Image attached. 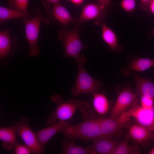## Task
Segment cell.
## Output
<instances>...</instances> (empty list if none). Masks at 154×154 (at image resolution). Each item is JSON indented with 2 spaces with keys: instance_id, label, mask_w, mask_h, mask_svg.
<instances>
[{
  "instance_id": "obj_16",
  "label": "cell",
  "mask_w": 154,
  "mask_h": 154,
  "mask_svg": "<svg viewBox=\"0 0 154 154\" xmlns=\"http://www.w3.org/2000/svg\"><path fill=\"white\" fill-rule=\"evenodd\" d=\"M17 134V123L10 127H0V139L3 142L2 146L4 148L8 151L15 149L19 144L16 139Z\"/></svg>"
},
{
  "instance_id": "obj_4",
  "label": "cell",
  "mask_w": 154,
  "mask_h": 154,
  "mask_svg": "<svg viewBox=\"0 0 154 154\" xmlns=\"http://www.w3.org/2000/svg\"><path fill=\"white\" fill-rule=\"evenodd\" d=\"M78 64V71L75 84L71 91L74 96L81 94H91L92 95L98 92L102 82L91 76L86 70L84 64L87 62L84 55L81 54L75 60Z\"/></svg>"
},
{
  "instance_id": "obj_11",
  "label": "cell",
  "mask_w": 154,
  "mask_h": 154,
  "mask_svg": "<svg viewBox=\"0 0 154 154\" xmlns=\"http://www.w3.org/2000/svg\"><path fill=\"white\" fill-rule=\"evenodd\" d=\"M45 14L50 22L56 23L62 27H67L69 24L73 22L74 19L68 10L58 3L45 11Z\"/></svg>"
},
{
  "instance_id": "obj_22",
  "label": "cell",
  "mask_w": 154,
  "mask_h": 154,
  "mask_svg": "<svg viewBox=\"0 0 154 154\" xmlns=\"http://www.w3.org/2000/svg\"><path fill=\"white\" fill-rule=\"evenodd\" d=\"M61 145L63 154H93L89 148L84 147L76 145L74 142L63 141Z\"/></svg>"
},
{
  "instance_id": "obj_2",
  "label": "cell",
  "mask_w": 154,
  "mask_h": 154,
  "mask_svg": "<svg viewBox=\"0 0 154 154\" xmlns=\"http://www.w3.org/2000/svg\"><path fill=\"white\" fill-rule=\"evenodd\" d=\"M50 98L52 102L56 104V106L46 120V123L48 125L56 123L57 120L67 121L73 117L77 111H80L83 114L87 111L90 107V103L87 101L73 98L64 101L59 94L54 95Z\"/></svg>"
},
{
  "instance_id": "obj_26",
  "label": "cell",
  "mask_w": 154,
  "mask_h": 154,
  "mask_svg": "<svg viewBox=\"0 0 154 154\" xmlns=\"http://www.w3.org/2000/svg\"><path fill=\"white\" fill-rule=\"evenodd\" d=\"M141 106L143 108L151 109L154 108V101L151 99L144 96H140Z\"/></svg>"
},
{
  "instance_id": "obj_10",
  "label": "cell",
  "mask_w": 154,
  "mask_h": 154,
  "mask_svg": "<svg viewBox=\"0 0 154 154\" xmlns=\"http://www.w3.org/2000/svg\"><path fill=\"white\" fill-rule=\"evenodd\" d=\"M88 147L93 154H113L120 143L113 137L102 135L96 138Z\"/></svg>"
},
{
  "instance_id": "obj_14",
  "label": "cell",
  "mask_w": 154,
  "mask_h": 154,
  "mask_svg": "<svg viewBox=\"0 0 154 154\" xmlns=\"http://www.w3.org/2000/svg\"><path fill=\"white\" fill-rule=\"evenodd\" d=\"M128 134L130 137L143 147L148 146L154 142V132L138 124L131 126Z\"/></svg>"
},
{
  "instance_id": "obj_12",
  "label": "cell",
  "mask_w": 154,
  "mask_h": 154,
  "mask_svg": "<svg viewBox=\"0 0 154 154\" xmlns=\"http://www.w3.org/2000/svg\"><path fill=\"white\" fill-rule=\"evenodd\" d=\"M137 96L131 89H123L118 94L110 116H117L125 112L137 97Z\"/></svg>"
},
{
  "instance_id": "obj_27",
  "label": "cell",
  "mask_w": 154,
  "mask_h": 154,
  "mask_svg": "<svg viewBox=\"0 0 154 154\" xmlns=\"http://www.w3.org/2000/svg\"><path fill=\"white\" fill-rule=\"evenodd\" d=\"M15 154H30L32 153L30 149L25 144L17 145L13 150Z\"/></svg>"
},
{
  "instance_id": "obj_31",
  "label": "cell",
  "mask_w": 154,
  "mask_h": 154,
  "mask_svg": "<svg viewBox=\"0 0 154 154\" xmlns=\"http://www.w3.org/2000/svg\"><path fill=\"white\" fill-rule=\"evenodd\" d=\"M154 15V0H151L149 4L148 11Z\"/></svg>"
},
{
  "instance_id": "obj_3",
  "label": "cell",
  "mask_w": 154,
  "mask_h": 154,
  "mask_svg": "<svg viewBox=\"0 0 154 154\" xmlns=\"http://www.w3.org/2000/svg\"><path fill=\"white\" fill-rule=\"evenodd\" d=\"M34 15L31 17L22 19L25 26V32L29 46L28 55L31 57L37 56L39 52L38 39L41 25H48L50 23L49 19L42 13L41 8H35Z\"/></svg>"
},
{
  "instance_id": "obj_15",
  "label": "cell",
  "mask_w": 154,
  "mask_h": 154,
  "mask_svg": "<svg viewBox=\"0 0 154 154\" xmlns=\"http://www.w3.org/2000/svg\"><path fill=\"white\" fill-rule=\"evenodd\" d=\"M70 124L68 121H59L35 132L37 139L42 147L44 149L47 143L56 133L60 132Z\"/></svg>"
},
{
  "instance_id": "obj_6",
  "label": "cell",
  "mask_w": 154,
  "mask_h": 154,
  "mask_svg": "<svg viewBox=\"0 0 154 154\" xmlns=\"http://www.w3.org/2000/svg\"><path fill=\"white\" fill-rule=\"evenodd\" d=\"M131 117L127 111L116 117H100V128L102 135L113 137L116 136L127 125Z\"/></svg>"
},
{
  "instance_id": "obj_9",
  "label": "cell",
  "mask_w": 154,
  "mask_h": 154,
  "mask_svg": "<svg viewBox=\"0 0 154 154\" xmlns=\"http://www.w3.org/2000/svg\"><path fill=\"white\" fill-rule=\"evenodd\" d=\"M17 37L12 34L9 29H6L0 32V58L5 65L8 62L7 59L14 56L17 48Z\"/></svg>"
},
{
  "instance_id": "obj_24",
  "label": "cell",
  "mask_w": 154,
  "mask_h": 154,
  "mask_svg": "<svg viewBox=\"0 0 154 154\" xmlns=\"http://www.w3.org/2000/svg\"><path fill=\"white\" fill-rule=\"evenodd\" d=\"M29 0H9L8 4L10 8L22 12L28 13Z\"/></svg>"
},
{
  "instance_id": "obj_32",
  "label": "cell",
  "mask_w": 154,
  "mask_h": 154,
  "mask_svg": "<svg viewBox=\"0 0 154 154\" xmlns=\"http://www.w3.org/2000/svg\"><path fill=\"white\" fill-rule=\"evenodd\" d=\"M73 3L75 5L79 6L80 5L84 0H69Z\"/></svg>"
},
{
  "instance_id": "obj_29",
  "label": "cell",
  "mask_w": 154,
  "mask_h": 154,
  "mask_svg": "<svg viewBox=\"0 0 154 154\" xmlns=\"http://www.w3.org/2000/svg\"><path fill=\"white\" fill-rule=\"evenodd\" d=\"M101 8L104 10L108 9L110 7V0H97Z\"/></svg>"
},
{
  "instance_id": "obj_19",
  "label": "cell",
  "mask_w": 154,
  "mask_h": 154,
  "mask_svg": "<svg viewBox=\"0 0 154 154\" xmlns=\"http://www.w3.org/2000/svg\"><path fill=\"white\" fill-rule=\"evenodd\" d=\"M154 66V60L138 58L133 60L123 71V74L128 75L131 70L142 72Z\"/></svg>"
},
{
  "instance_id": "obj_21",
  "label": "cell",
  "mask_w": 154,
  "mask_h": 154,
  "mask_svg": "<svg viewBox=\"0 0 154 154\" xmlns=\"http://www.w3.org/2000/svg\"><path fill=\"white\" fill-rule=\"evenodd\" d=\"M93 96L92 105L95 112L100 115L106 114L110 108L109 102L106 96L98 92Z\"/></svg>"
},
{
  "instance_id": "obj_33",
  "label": "cell",
  "mask_w": 154,
  "mask_h": 154,
  "mask_svg": "<svg viewBox=\"0 0 154 154\" xmlns=\"http://www.w3.org/2000/svg\"><path fill=\"white\" fill-rule=\"evenodd\" d=\"M149 154H154V147L152 148L150 151L149 152Z\"/></svg>"
},
{
  "instance_id": "obj_8",
  "label": "cell",
  "mask_w": 154,
  "mask_h": 154,
  "mask_svg": "<svg viewBox=\"0 0 154 154\" xmlns=\"http://www.w3.org/2000/svg\"><path fill=\"white\" fill-rule=\"evenodd\" d=\"M139 100L137 97L127 111L138 124L152 131L154 130V108L151 109L143 108L139 105Z\"/></svg>"
},
{
  "instance_id": "obj_17",
  "label": "cell",
  "mask_w": 154,
  "mask_h": 154,
  "mask_svg": "<svg viewBox=\"0 0 154 154\" xmlns=\"http://www.w3.org/2000/svg\"><path fill=\"white\" fill-rule=\"evenodd\" d=\"M133 76L136 84L137 95L146 96L154 101V83L136 74H134Z\"/></svg>"
},
{
  "instance_id": "obj_30",
  "label": "cell",
  "mask_w": 154,
  "mask_h": 154,
  "mask_svg": "<svg viewBox=\"0 0 154 154\" xmlns=\"http://www.w3.org/2000/svg\"><path fill=\"white\" fill-rule=\"evenodd\" d=\"M140 6L141 9L143 11H148L149 7L151 0H140Z\"/></svg>"
},
{
  "instance_id": "obj_23",
  "label": "cell",
  "mask_w": 154,
  "mask_h": 154,
  "mask_svg": "<svg viewBox=\"0 0 154 154\" xmlns=\"http://www.w3.org/2000/svg\"><path fill=\"white\" fill-rule=\"evenodd\" d=\"M129 136L128 134L123 141L119 143L116 147L113 154H139L140 150L137 146H130L128 144Z\"/></svg>"
},
{
  "instance_id": "obj_1",
  "label": "cell",
  "mask_w": 154,
  "mask_h": 154,
  "mask_svg": "<svg viewBox=\"0 0 154 154\" xmlns=\"http://www.w3.org/2000/svg\"><path fill=\"white\" fill-rule=\"evenodd\" d=\"M90 110L83 113L84 120L76 125L70 124L61 132L64 135V140L68 141L80 139L85 142L103 135L100 126V117Z\"/></svg>"
},
{
  "instance_id": "obj_25",
  "label": "cell",
  "mask_w": 154,
  "mask_h": 154,
  "mask_svg": "<svg viewBox=\"0 0 154 154\" xmlns=\"http://www.w3.org/2000/svg\"><path fill=\"white\" fill-rule=\"evenodd\" d=\"M136 0H122L120 3L121 6L127 12L132 13L135 8Z\"/></svg>"
},
{
  "instance_id": "obj_20",
  "label": "cell",
  "mask_w": 154,
  "mask_h": 154,
  "mask_svg": "<svg viewBox=\"0 0 154 154\" xmlns=\"http://www.w3.org/2000/svg\"><path fill=\"white\" fill-rule=\"evenodd\" d=\"M34 15L32 13H25L2 6H0V23L2 24L10 19L29 18Z\"/></svg>"
},
{
  "instance_id": "obj_13",
  "label": "cell",
  "mask_w": 154,
  "mask_h": 154,
  "mask_svg": "<svg viewBox=\"0 0 154 154\" xmlns=\"http://www.w3.org/2000/svg\"><path fill=\"white\" fill-rule=\"evenodd\" d=\"M104 11L99 5L87 4L83 7L79 17L77 19H74L73 22L80 24L94 19L95 20V25L100 24L104 21L105 17Z\"/></svg>"
},
{
  "instance_id": "obj_28",
  "label": "cell",
  "mask_w": 154,
  "mask_h": 154,
  "mask_svg": "<svg viewBox=\"0 0 154 154\" xmlns=\"http://www.w3.org/2000/svg\"><path fill=\"white\" fill-rule=\"evenodd\" d=\"M60 0H41V3L46 11L52 7L55 4L58 3Z\"/></svg>"
},
{
  "instance_id": "obj_5",
  "label": "cell",
  "mask_w": 154,
  "mask_h": 154,
  "mask_svg": "<svg viewBox=\"0 0 154 154\" xmlns=\"http://www.w3.org/2000/svg\"><path fill=\"white\" fill-rule=\"evenodd\" d=\"M73 27H62L58 31V39L61 41L64 47L66 58H78L80 52L86 47L82 43L79 35L81 28L80 24L73 22Z\"/></svg>"
},
{
  "instance_id": "obj_18",
  "label": "cell",
  "mask_w": 154,
  "mask_h": 154,
  "mask_svg": "<svg viewBox=\"0 0 154 154\" xmlns=\"http://www.w3.org/2000/svg\"><path fill=\"white\" fill-rule=\"evenodd\" d=\"M100 25L102 28V38L108 45L109 49L116 52L122 51L123 48L119 45L117 37L114 32L107 25L104 21Z\"/></svg>"
},
{
  "instance_id": "obj_7",
  "label": "cell",
  "mask_w": 154,
  "mask_h": 154,
  "mask_svg": "<svg viewBox=\"0 0 154 154\" xmlns=\"http://www.w3.org/2000/svg\"><path fill=\"white\" fill-rule=\"evenodd\" d=\"M17 124L18 134L21 137L25 144L30 149L32 153L38 154L43 153L44 149L40 145L35 133L30 127L29 119L23 117Z\"/></svg>"
},
{
  "instance_id": "obj_34",
  "label": "cell",
  "mask_w": 154,
  "mask_h": 154,
  "mask_svg": "<svg viewBox=\"0 0 154 154\" xmlns=\"http://www.w3.org/2000/svg\"><path fill=\"white\" fill-rule=\"evenodd\" d=\"M151 33L153 35H154V28L152 31Z\"/></svg>"
}]
</instances>
